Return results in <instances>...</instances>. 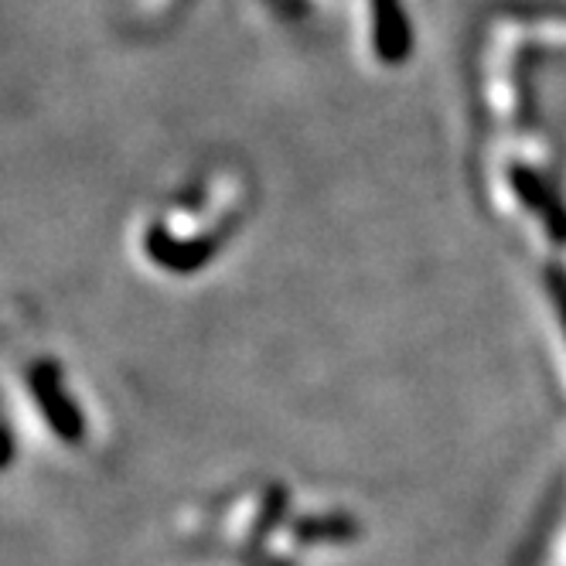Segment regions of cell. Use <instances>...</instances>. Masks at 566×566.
<instances>
[{
  "instance_id": "cell-1",
  "label": "cell",
  "mask_w": 566,
  "mask_h": 566,
  "mask_svg": "<svg viewBox=\"0 0 566 566\" xmlns=\"http://www.w3.org/2000/svg\"><path fill=\"white\" fill-rule=\"evenodd\" d=\"M28 389H31V399L38 402V410H42L45 423L55 430V437L72 440V443L83 440V413H78V407L72 402L55 361H49V358L31 361Z\"/></svg>"
},
{
  "instance_id": "cell-2",
  "label": "cell",
  "mask_w": 566,
  "mask_h": 566,
  "mask_svg": "<svg viewBox=\"0 0 566 566\" xmlns=\"http://www.w3.org/2000/svg\"><path fill=\"white\" fill-rule=\"evenodd\" d=\"M546 287H549V294L556 297V307H559L563 325H566V276H563L559 270H549V273H546Z\"/></svg>"
}]
</instances>
